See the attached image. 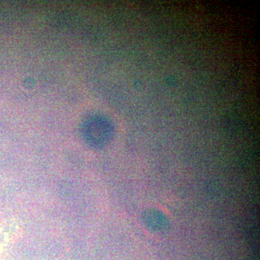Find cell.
I'll use <instances>...</instances> for the list:
<instances>
[{"mask_svg": "<svg viewBox=\"0 0 260 260\" xmlns=\"http://www.w3.org/2000/svg\"><path fill=\"white\" fill-rule=\"evenodd\" d=\"M145 226L157 233H165L170 228L169 220L161 212L155 209L146 210L143 215Z\"/></svg>", "mask_w": 260, "mask_h": 260, "instance_id": "cell-1", "label": "cell"}]
</instances>
